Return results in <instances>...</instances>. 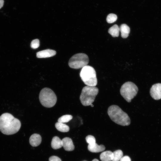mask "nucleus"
<instances>
[{"label": "nucleus", "mask_w": 161, "mask_h": 161, "mask_svg": "<svg viewBox=\"0 0 161 161\" xmlns=\"http://www.w3.org/2000/svg\"><path fill=\"white\" fill-rule=\"evenodd\" d=\"M21 127V123L11 114L5 113L0 116V131L3 134L11 135L17 133Z\"/></svg>", "instance_id": "1"}, {"label": "nucleus", "mask_w": 161, "mask_h": 161, "mask_svg": "<svg viewBox=\"0 0 161 161\" xmlns=\"http://www.w3.org/2000/svg\"><path fill=\"white\" fill-rule=\"evenodd\" d=\"M107 112L110 119L115 123L122 126L130 124V119L128 115L118 106H111L108 109Z\"/></svg>", "instance_id": "2"}, {"label": "nucleus", "mask_w": 161, "mask_h": 161, "mask_svg": "<svg viewBox=\"0 0 161 161\" xmlns=\"http://www.w3.org/2000/svg\"><path fill=\"white\" fill-rule=\"evenodd\" d=\"M99 89L95 86H86L83 87L80 96V99L84 106L90 105L94 101Z\"/></svg>", "instance_id": "3"}, {"label": "nucleus", "mask_w": 161, "mask_h": 161, "mask_svg": "<svg viewBox=\"0 0 161 161\" xmlns=\"http://www.w3.org/2000/svg\"><path fill=\"white\" fill-rule=\"evenodd\" d=\"M81 78L87 86H95L97 79L95 71L92 67L86 65L82 68L80 74Z\"/></svg>", "instance_id": "4"}, {"label": "nucleus", "mask_w": 161, "mask_h": 161, "mask_svg": "<svg viewBox=\"0 0 161 161\" xmlns=\"http://www.w3.org/2000/svg\"><path fill=\"white\" fill-rule=\"evenodd\" d=\"M40 102L44 106L47 108L53 107L56 104L57 98L53 91L48 88H44L40 91L39 95Z\"/></svg>", "instance_id": "5"}, {"label": "nucleus", "mask_w": 161, "mask_h": 161, "mask_svg": "<svg viewBox=\"0 0 161 161\" xmlns=\"http://www.w3.org/2000/svg\"><path fill=\"white\" fill-rule=\"evenodd\" d=\"M120 91L124 98L128 102H130L137 95L138 88L134 83L129 81L125 83L122 86Z\"/></svg>", "instance_id": "6"}, {"label": "nucleus", "mask_w": 161, "mask_h": 161, "mask_svg": "<svg viewBox=\"0 0 161 161\" xmlns=\"http://www.w3.org/2000/svg\"><path fill=\"white\" fill-rule=\"evenodd\" d=\"M89 62L88 56L83 53L76 54L72 56L69 61V65L71 68L78 69L87 65Z\"/></svg>", "instance_id": "7"}, {"label": "nucleus", "mask_w": 161, "mask_h": 161, "mask_svg": "<svg viewBox=\"0 0 161 161\" xmlns=\"http://www.w3.org/2000/svg\"><path fill=\"white\" fill-rule=\"evenodd\" d=\"M151 97L155 100L161 99V83L155 84L152 86L150 90Z\"/></svg>", "instance_id": "8"}, {"label": "nucleus", "mask_w": 161, "mask_h": 161, "mask_svg": "<svg viewBox=\"0 0 161 161\" xmlns=\"http://www.w3.org/2000/svg\"><path fill=\"white\" fill-rule=\"evenodd\" d=\"M62 147L64 150L67 151L73 150L75 146L72 140L68 137H66L62 140Z\"/></svg>", "instance_id": "9"}, {"label": "nucleus", "mask_w": 161, "mask_h": 161, "mask_svg": "<svg viewBox=\"0 0 161 161\" xmlns=\"http://www.w3.org/2000/svg\"><path fill=\"white\" fill-rule=\"evenodd\" d=\"M56 54V52L54 50L47 49L37 52L36 56L39 58H48L55 55Z\"/></svg>", "instance_id": "10"}, {"label": "nucleus", "mask_w": 161, "mask_h": 161, "mask_svg": "<svg viewBox=\"0 0 161 161\" xmlns=\"http://www.w3.org/2000/svg\"><path fill=\"white\" fill-rule=\"evenodd\" d=\"M41 137L39 134H34L30 137L29 142L32 146L36 147L41 144Z\"/></svg>", "instance_id": "11"}, {"label": "nucleus", "mask_w": 161, "mask_h": 161, "mask_svg": "<svg viewBox=\"0 0 161 161\" xmlns=\"http://www.w3.org/2000/svg\"><path fill=\"white\" fill-rule=\"evenodd\" d=\"M88 149L91 152L97 153L104 151L105 149V147L103 145H99L95 143L92 144L88 145Z\"/></svg>", "instance_id": "12"}, {"label": "nucleus", "mask_w": 161, "mask_h": 161, "mask_svg": "<svg viewBox=\"0 0 161 161\" xmlns=\"http://www.w3.org/2000/svg\"><path fill=\"white\" fill-rule=\"evenodd\" d=\"M101 161H112L113 158V153L110 151L103 152L100 155Z\"/></svg>", "instance_id": "13"}, {"label": "nucleus", "mask_w": 161, "mask_h": 161, "mask_svg": "<svg viewBox=\"0 0 161 161\" xmlns=\"http://www.w3.org/2000/svg\"><path fill=\"white\" fill-rule=\"evenodd\" d=\"M51 146L54 149L61 148L62 147V140L57 136L53 137L51 141Z\"/></svg>", "instance_id": "14"}, {"label": "nucleus", "mask_w": 161, "mask_h": 161, "mask_svg": "<svg viewBox=\"0 0 161 161\" xmlns=\"http://www.w3.org/2000/svg\"><path fill=\"white\" fill-rule=\"evenodd\" d=\"M119 28L122 38H127L130 32L129 27L126 24H123L121 25Z\"/></svg>", "instance_id": "15"}, {"label": "nucleus", "mask_w": 161, "mask_h": 161, "mask_svg": "<svg viewBox=\"0 0 161 161\" xmlns=\"http://www.w3.org/2000/svg\"><path fill=\"white\" fill-rule=\"evenodd\" d=\"M55 127L58 131L65 132L69 131V127L64 123L58 122L55 124Z\"/></svg>", "instance_id": "16"}, {"label": "nucleus", "mask_w": 161, "mask_h": 161, "mask_svg": "<svg viewBox=\"0 0 161 161\" xmlns=\"http://www.w3.org/2000/svg\"><path fill=\"white\" fill-rule=\"evenodd\" d=\"M120 28L117 24H115L109 28L108 32L113 37H117L119 35Z\"/></svg>", "instance_id": "17"}, {"label": "nucleus", "mask_w": 161, "mask_h": 161, "mask_svg": "<svg viewBox=\"0 0 161 161\" xmlns=\"http://www.w3.org/2000/svg\"><path fill=\"white\" fill-rule=\"evenodd\" d=\"M113 153V158L112 161H119L123 157V152L121 150H118Z\"/></svg>", "instance_id": "18"}, {"label": "nucleus", "mask_w": 161, "mask_h": 161, "mask_svg": "<svg viewBox=\"0 0 161 161\" xmlns=\"http://www.w3.org/2000/svg\"><path fill=\"white\" fill-rule=\"evenodd\" d=\"M72 118V116L70 115H65L60 117L58 120V122L63 123L69 122Z\"/></svg>", "instance_id": "19"}, {"label": "nucleus", "mask_w": 161, "mask_h": 161, "mask_svg": "<svg viewBox=\"0 0 161 161\" xmlns=\"http://www.w3.org/2000/svg\"><path fill=\"white\" fill-rule=\"evenodd\" d=\"M117 19V16L113 13L109 14L106 18V21L109 23H112L115 22Z\"/></svg>", "instance_id": "20"}, {"label": "nucleus", "mask_w": 161, "mask_h": 161, "mask_svg": "<svg viewBox=\"0 0 161 161\" xmlns=\"http://www.w3.org/2000/svg\"><path fill=\"white\" fill-rule=\"evenodd\" d=\"M86 140L89 145H91L96 143L95 137L91 135H88L86 137Z\"/></svg>", "instance_id": "21"}, {"label": "nucleus", "mask_w": 161, "mask_h": 161, "mask_svg": "<svg viewBox=\"0 0 161 161\" xmlns=\"http://www.w3.org/2000/svg\"><path fill=\"white\" fill-rule=\"evenodd\" d=\"M40 45V41L38 39H36L33 40L30 44L31 47L33 49L38 48Z\"/></svg>", "instance_id": "22"}, {"label": "nucleus", "mask_w": 161, "mask_h": 161, "mask_svg": "<svg viewBox=\"0 0 161 161\" xmlns=\"http://www.w3.org/2000/svg\"><path fill=\"white\" fill-rule=\"evenodd\" d=\"M49 161H62L59 157L56 156H52L50 157L49 159Z\"/></svg>", "instance_id": "23"}, {"label": "nucleus", "mask_w": 161, "mask_h": 161, "mask_svg": "<svg viewBox=\"0 0 161 161\" xmlns=\"http://www.w3.org/2000/svg\"><path fill=\"white\" fill-rule=\"evenodd\" d=\"M120 161H131L130 157L127 156H123Z\"/></svg>", "instance_id": "24"}, {"label": "nucleus", "mask_w": 161, "mask_h": 161, "mask_svg": "<svg viewBox=\"0 0 161 161\" xmlns=\"http://www.w3.org/2000/svg\"><path fill=\"white\" fill-rule=\"evenodd\" d=\"M4 4V0H0V9L3 7Z\"/></svg>", "instance_id": "25"}, {"label": "nucleus", "mask_w": 161, "mask_h": 161, "mask_svg": "<svg viewBox=\"0 0 161 161\" xmlns=\"http://www.w3.org/2000/svg\"><path fill=\"white\" fill-rule=\"evenodd\" d=\"M92 161H99L97 159H93Z\"/></svg>", "instance_id": "26"}, {"label": "nucleus", "mask_w": 161, "mask_h": 161, "mask_svg": "<svg viewBox=\"0 0 161 161\" xmlns=\"http://www.w3.org/2000/svg\"><path fill=\"white\" fill-rule=\"evenodd\" d=\"M92 107H94V105H93L92 103L90 105Z\"/></svg>", "instance_id": "27"}, {"label": "nucleus", "mask_w": 161, "mask_h": 161, "mask_svg": "<svg viewBox=\"0 0 161 161\" xmlns=\"http://www.w3.org/2000/svg\"></svg>", "instance_id": "28"}]
</instances>
